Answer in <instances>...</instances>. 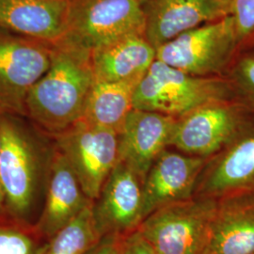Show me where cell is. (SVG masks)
Masks as SVG:
<instances>
[{"label":"cell","mask_w":254,"mask_h":254,"mask_svg":"<svg viewBox=\"0 0 254 254\" xmlns=\"http://www.w3.org/2000/svg\"><path fill=\"white\" fill-rule=\"evenodd\" d=\"M0 179L7 216L33 224L46 201L55 138L27 117L0 113Z\"/></svg>","instance_id":"cell-1"},{"label":"cell","mask_w":254,"mask_h":254,"mask_svg":"<svg viewBox=\"0 0 254 254\" xmlns=\"http://www.w3.org/2000/svg\"><path fill=\"white\" fill-rule=\"evenodd\" d=\"M94 83L91 51L61 39L52 45L49 69L29 91L26 117L55 137L81 120Z\"/></svg>","instance_id":"cell-2"},{"label":"cell","mask_w":254,"mask_h":254,"mask_svg":"<svg viewBox=\"0 0 254 254\" xmlns=\"http://www.w3.org/2000/svg\"><path fill=\"white\" fill-rule=\"evenodd\" d=\"M236 100L229 80L195 76L155 61L134 92V109L180 118L200 107Z\"/></svg>","instance_id":"cell-3"},{"label":"cell","mask_w":254,"mask_h":254,"mask_svg":"<svg viewBox=\"0 0 254 254\" xmlns=\"http://www.w3.org/2000/svg\"><path fill=\"white\" fill-rule=\"evenodd\" d=\"M145 20L140 0H69L62 39L92 52L125 37L144 35Z\"/></svg>","instance_id":"cell-4"},{"label":"cell","mask_w":254,"mask_h":254,"mask_svg":"<svg viewBox=\"0 0 254 254\" xmlns=\"http://www.w3.org/2000/svg\"><path fill=\"white\" fill-rule=\"evenodd\" d=\"M240 46L232 14L202 25L156 48V60L195 76L210 77L231 63Z\"/></svg>","instance_id":"cell-5"},{"label":"cell","mask_w":254,"mask_h":254,"mask_svg":"<svg viewBox=\"0 0 254 254\" xmlns=\"http://www.w3.org/2000/svg\"><path fill=\"white\" fill-rule=\"evenodd\" d=\"M217 207L215 199L173 203L154 211L137 231L157 254H200Z\"/></svg>","instance_id":"cell-6"},{"label":"cell","mask_w":254,"mask_h":254,"mask_svg":"<svg viewBox=\"0 0 254 254\" xmlns=\"http://www.w3.org/2000/svg\"><path fill=\"white\" fill-rule=\"evenodd\" d=\"M52 45L0 30V112L26 117L27 96L49 69Z\"/></svg>","instance_id":"cell-7"},{"label":"cell","mask_w":254,"mask_h":254,"mask_svg":"<svg viewBox=\"0 0 254 254\" xmlns=\"http://www.w3.org/2000/svg\"><path fill=\"white\" fill-rule=\"evenodd\" d=\"M54 138L86 196L96 200L118 163V134L80 120Z\"/></svg>","instance_id":"cell-8"},{"label":"cell","mask_w":254,"mask_h":254,"mask_svg":"<svg viewBox=\"0 0 254 254\" xmlns=\"http://www.w3.org/2000/svg\"><path fill=\"white\" fill-rule=\"evenodd\" d=\"M254 113L238 101L209 104L176 118L169 145L204 157L225 149L252 121Z\"/></svg>","instance_id":"cell-9"},{"label":"cell","mask_w":254,"mask_h":254,"mask_svg":"<svg viewBox=\"0 0 254 254\" xmlns=\"http://www.w3.org/2000/svg\"><path fill=\"white\" fill-rule=\"evenodd\" d=\"M92 216L101 237H124L136 231L142 218V183L127 165L116 164L96 200Z\"/></svg>","instance_id":"cell-10"},{"label":"cell","mask_w":254,"mask_h":254,"mask_svg":"<svg viewBox=\"0 0 254 254\" xmlns=\"http://www.w3.org/2000/svg\"><path fill=\"white\" fill-rule=\"evenodd\" d=\"M233 0H153L145 10L144 36L155 48L183 33L232 13Z\"/></svg>","instance_id":"cell-11"},{"label":"cell","mask_w":254,"mask_h":254,"mask_svg":"<svg viewBox=\"0 0 254 254\" xmlns=\"http://www.w3.org/2000/svg\"><path fill=\"white\" fill-rule=\"evenodd\" d=\"M176 118L134 109L119 135V162L143 184L151 167L169 145Z\"/></svg>","instance_id":"cell-12"},{"label":"cell","mask_w":254,"mask_h":254,"mask_svg":"<svg viewBox=\"0 0 254 254\" xmlns=\"http://www.w3.org/2000/svg\"><path fill=\"white\" fill-rule=\"evenodd\" d=\"M203 165L202 157L165 150L154 161L142 184L143 220L158 209L190 200Z\"/></svg>","instance_id":"cell-13"},{"label":"cell","mask_w":254,"mask_h":254,"mask_svg":"<svg viewBox=\"0 0 254 254\" xmlns=\"http://www.w3.org/2000/svg\"><path fill=\"white\" fill-rule=\"evenodd\" d=\"M91 203L92 200L86 196L70 165L57 148L45 205L35 223L37 230L49 241Z\"/></svg>","instance_id":"cell-14"},{"label":"cell","mask_w":254,"mask_h":254,"mask_svg":"<svg viewBox=\"0 0 254 254\" xmlns=\"http://www.w3.org/2000/svg\"><path fill=\"white\" fill-rule=\"evenodd\" d=\"M214 198L254 194V124L253 121L225 148L201 189Z\"/></svg>","instance_id":"cell-15"},{"label":"cell","mask_w":254,"mask_h":254,"mask_svg":"<svg viewBox=\"0 0 254 254\" xmlns=\"http://www.w3.org/2000/svg\"><path fill=\"white\" fill-rule=\"evenodd\" d=\"M69 0H0V30L56 43L64 35Z\"/></svg>","instance_id":"cell-16"},{"label":"cell","mask_w":254,"mask_h":254,"mask_svg":"<svg viewBox=\"0 0 254 254\" xmlns=\"http://www.w3.org/2000/svg\"><path fill=\"white\" fill-rule=\"evenodd\" d=\"M205 251L210 254H254V194L218 201Z\"/></svg>","instance_id":"cell-17"},{"label":"cell","mask_w":254,"mask_h":254,"mask_svg":"<svg viewBox=\"0 0 254 254\" xmlns=\"http://www.w3.org/2000/svg\"><path fill=\"white\" fill-rule=\"evenodd\" d=\"M156 61V48L144 35L120 39L91 52L95 81L138 84Z\"/></svg>","instance_id":"cell-18"},{"label":"cell","mask_w":254,"mask_h":254,"mask_svg":"<svg viewBox=\"0 0 254 254\" xmlns=\"http://www.w3.org/2000/svg\"><path fill=\"white\" fill-rule=\"evenodd\" d=\"M136 85L127 82L95 81L81 120L120 135L129 113L134 109Z\"/></svg>","instance_id":"cell-19"},{"label":"cell","mask_w":254,"mask_h":254,"mask_svg":"<svg viewBox=\"0 0 254 254\" xmlns=\"http://www.w3.org/2000/svg\"><path fill=\"white\" fill-rule=\"evenodd\" d=\"M101 237L92 216V203L57 233L42 254H86Z\"/></svg>","instance_id":"cell-20"},{"label":"cell","mask_w":254,"mask_h":254,"mask_svg":"<svg viewBox=\"0 0 254 254\" xmlns=\"http://www.w3.org/2000/svg\"><path fill=\"white\" fill-rule=\"evenodd\" d=\"M47 242L35 225L0 218V254H42Z\"/></svg>","instance_id":"cell-21"},{"label":"cell","mask_w":254,"mask_h":254,"mask_svg":"<svg viewBox=\"0 0 254 254\" xmlns=\"http://www.w3.org/2000/svg\"><path fill=\"white\" fill-rule=\"evenodd\" d=\"M229 81L236 100L254 113V55L243 57L236 63Z\"/></svg>","instance_id":"cell-22"},{"label":"cell","mask_w":254,"mask_h":254,"mask_svg":"<svg viewBox=\"0 0 254 254\" xmlns=\"http://www.w3.org/2000/svg\"><path fill=\"white\" fill-rule=\"evenodd\" d=\"M239 44L254 36V0H233L232 13Z\"/></svg>","instance_id":"cell-23"},{"label":"cell","mask_w":254,"mask_h":254,"mask_svg":"<svg viewBox=\"0 0 254 254\" xmlns=\"http://www.w3.org/2000/svg\"><path fill=\"white\" fill-rule=\"evenodd\" d=\"M121 249L123 254H157L137 230L121 237Z\"/></svg>","instance_id":"cell-24"},{"label":"cell","mask_w":254,"mask_h":254,"mask_svg":"<svg viewBox=\"0 0 254 254\" xmlns=\"http://www.w3.org/2000/svg\"><path fill=\"white\" fill-rule=\"evenodd\" d=\"M121 237L104 236L86 254H113Z\"/></svg>","instance_id":"cell-25"},{"label":"cell","mask_w":254,"mask_h":254,"mask_svg":"<svg viewBox=\"0 0 254 254\" xmlns=\"http://www.w3.org/2000/svg\"><path fill=\"white\" fill-rule=\"evenodd\" d=\"M0 151H1V136H0ZM8 217L5 209V200H4V194L2 190V186H1V179H0V218Z\"/></svg>","instance_id":"cell-26"},{"label":"cell","mask_w":254,"mask_h":254,"mask_svg":"<svg viewBox=\"0 0 254 254\" xmlns=\"http://www.w3.org/2000/svg\"><path fill=\"white\" fill-rule=\"evenodd\" d=\"M113 254H123L122 249H121V238H120V240H119L118 244L116 246L115 251H114Z\"/></svg>","instance_id":"cell-27"},{"label":"cell","mask_w":254,"mask_h":254,"mask_svg":"<svg viewBox=\"0 0 254 254\" xmlns=\"http://www.w3.org/2000/svg\"><path fill=\"white\" fill-rule=\"evenodd\" d=\"M209 254L208 252H207V251H205V250H204V251H203V252H202V253H201V254Z\"/></svg>","instance_id":"cell-28"},{"label":"cell","mask_w":254,"mask_h":254,"mask_svg":"<svg viewBox=\"0 0 254 254\" xmlns=\"http://www.w3.org/2000/svg\"><path fill=\"white\" fill-rule=\"evenodd\" d=\"M0 113H1V112H0Z\"/></svg>","instance_id":"cell-29"}]
</instances>
